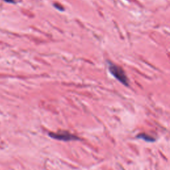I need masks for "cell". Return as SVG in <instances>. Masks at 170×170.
<instances>
[{
    "mask_svg": "<svg viewBox=\"0 0 170 170\" xmlns=\"http://www.w3.org/2000/svg\"><path fill=\"white\" fill-rule=\"evenodd\" d=\"M54 137H55V139H60V140H71L72 139L73 136H71V135L69 134H66V135H63V134H55V136H53Z\"/></svg>",
    "mask_w": 170,
    "mask_h": 170,
    "instance_id": "7a4b0ae2",
    "label": "cell"
},
{
    "mask_svg": "<svg viewBox=\"0 0 170 170\" xmlns=\"http://www.w3.org/2000/svg\"><path fill=\"white\" fill-rule=\"evenodd\" d=\"M109 70L111 74L116 79H117L120 82L124 85H128V80L124 71L122 68L114 64H110Z\"/></svg>",
    "mask_w": 170,
    "mask_h": 170,
    "instance_id": "6da1fadb",
    "label": "cell"
}]
</instances>
